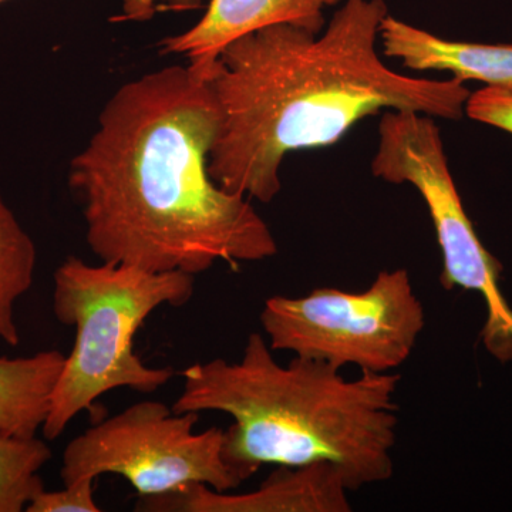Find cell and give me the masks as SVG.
<instances>
[{"label":"cell","instance_id":"8fae6325","mask_svg":"<svg viewBox=\"0 0 512 512\" xmlns=\"http://www.w3.org/2000/svg\"><path fill=\"white\" fill-rule=\"evenodd\" d=\"M66 356L43 350L26 357H0V433L35 437L49 416L53 390Z\"/></svg>","mask_w":512,"mask_h":512},{"label":"cell","instance_id":"7a4b0ae2","mask_svg":"<svg viewBox=\"0 0 512 512\" xmlns=\"http://www.w3.org/2000/svg\"><path fill=\"white\" fill-rule=\"evenodd\" d=\"M384 0H345L322 32L274 25L215 57L208 83L218 107L210 175L225 191L274 201L288 154L338 143L382 110L460 120L466 82L407 76L377 52Z\"/></svg>","mask_w":512,"mask_h":512},{"label":"cell","instance_id":"9c48e42d","mask_svg":"<svg viewBox=\"0 0 512 512\" xmlns=\"http://www.w3.org/2000/svg\"><path fill=\"white\" fill-rule=\"evenodd\" d=\"M340 2L345 0H210L194 26L164 39L163 52L210 64L229 43L268 26L322 32L326 9Z\"/></svg>","mask_w":512,"mask_h":512},{"label":"cell","instance_id":"e0dca14e","mask_svg":"<svg viewBox=\"0 0 512 512\" xmlns=\"http://www.w3.org/2000/svg\"><path fill=\"white\" fill-rule=\"evenodd\" d=\"M5 2V0H0V3Z\"/></svg>","mask_w":512,"mask_h":512},{"label":"cell","instance_id":"52a82bcc","mask_svg":"<svg viewBox=\"0 0 512 512\" xmlns=\"http://www.w3.org/2000/svg\"><path fill=\"white\" fill-rule=\"evenodd\" d=\"M200 413H177L144 400L74 437L63 451L64 485L104 474L126 478L138 497H157L192 484L229 491L242 484L222 456L224 429L195 433Z\"/></svg>","mask_w":512,"mask_h":512},{"label":"cell","instance_id":"8992f818","mask_svg":"<svg viewBox=\"0 0 512 512\" xmlns=\"http://www.w3.org/2000/svg\"><path fill=\"white\" fill-rule=\"evenodd\" d=\"M373 175L390 184H410L426 202L443 258L440 284L483 296L485 349L512 360V308L500 288L503 265L485 249L454 183L439 126L417 111L387 110L379 124Z\"/></svg>","mask_w":512,"mask_h":512},{"label":"cell","instance_id":"2e32d148","mask_svg":"<svg viewBox=\"0 0 512 512\" xmlns=\"http://www.w3.org/2000/svg\"><path fill=\"white\" fill-rule=\"evenodd\" d=\"M157 3H164L170 9L185 10L200 8L202 0H124V16L126 19H148L156 12Z\"/></svg>","mask_w":512,"mask_h":512},{"label":"cell","instance_id":"6da1fadb","mask_svg":"<svg viewBox=\"0 0 512 512\" xmlns=\"http://www.w3.org/2000/svg\"><path fill=\"white\" fill-rule=\"evenodd\" d=\"M218 121L208 66L198 62L154 70L110 97L69 170L101 262L198 275L278 254L251 200L211 178Z\"/></svg>","mask_w":512,"mask_h":512},{"label":"cell","instance_id":"5bb4252c","mask_svg":"<svg viewBox=\"0 0 512 512\" xmlns=\"http://www.w3.org/2000/svg\"><path fill=\"white\" fill-rule=\"evenodd\" d=\"M94 500V480L64 485L63 490L42 491L33 498L26 512H100Z\"/></svg>","mask_w":512,"mask_h":512},{"label":"cell","instance_id":"3957f363","mask_svg":"<svg viewBox=\"0 0 512 512\" xmlns=\"http://www.w3.org/2000/svg\"><path fill=\"white\" fill-rule=\"evenodd\" d=\"M261 333H251L239 362L212 359L181 373L177 413L218 412L234 419L222 456L244 483L265 466L330 463L350 491L393 476L399 426L397 373L346 379L318 360L276 362Z\"/></svg>","mask_w":512,"mask_h":512},{"label":"cell","instance_id":"7c38bea8","mask_svg":"<svg viewBox=\"0 0 512 512\" xmlns=\"http://www.w3.org/2000/svg\"><path fill=\"white\" fill-rule=\"evenodd\" d=\"M36 262L35 242L0 197V340L13 348L20 343L16 302L32 288Z\"/></svg>","mask_w":512,"mask_h":512},{"label":"cell","instance_id":"30bf717a","mask_svg":"<svg viewBox=\"0 0 512 512\" xmlns=\"http://www.w3.org/2000/svg\"><path fill=\"white\" fill-rule=\"evenodd\" d=\"M387 57L416 72H447L512 93V45L454 42L387 15L380 28Z\"/></svg>","mask_w":512,"mask_h":512},{"label":"cell","instance_id":"4fadbf2b","mask_svg":"<svg viewBox=\"0 0 512 512\" xmlns=\"http://www.w3.org/2000/svg\"><path fill=\"white\" fill-rule=\"evenodd\" d=\"M50 458L49 444L39 437L0 433V512L26 511L45 490L39 471Z\"/></svg>","mask_w":512,"mask_h":512},{"label":"cell","instance_id":"ba28073f","mask_svg":"<svg viewBox=\"0 0 512 512\" xmlns=\"http://www.w3.org/2000/svg\"><path fill=\"white\" fill-rule=\"evenodd\" d=\"M342 471L335 464L281 466L256 490L227 494L192 484L157 497H138L143 512H350L353 510Z\"/></svg>","mask_w":512,"mask_h":512},{"label":"cell","instance_id":"5b68a950","mask_svg":"<svg viewBox=\"0 0 512 512\" xmlns=\"http://www.w3.org/2000/svg\"><path fill=\"white\" fill-rule=\"evenodd\" d=\"M274 352H291L342 369L390 373L412 356L426 313L403 268L382 271L363 292L313 289L301 298L272 296L261 312Z\"/></svg>","mask_w":512,"mask_h":512},{"label":"cell","instance_id":"277c9868","mask_svg":"<svg viewBox=\"0 0 512 512\" xmlns=\"http://www.w3.org/2000/svg\"><path fill=\"white\" fill-rule=\"evenodd\" d=\"M195 275L150 272L130 265H89L64 259L53 275V315L76 336L43 424L46 440L59 439L70 423L111 390L156 393L174 379L173 367L147 366L134 352V338L160 306L191 301Z\"/></svg>","mask_w":512,"mask_h":512},{"label":"cell","instance_id":"9a60e30c","mask_svg":"<svg viewBox=\"0 0 512 512\" xmlns=\"http://www.w3.org/2000/svg\"><path fill=\"white\" fill-rule=\"evenodd\" d=\"M464 113L471 120L512 134V93L483 87L471 93Z\"/></svg>","mask_w":512,"mask_h":512}]
</instances>
